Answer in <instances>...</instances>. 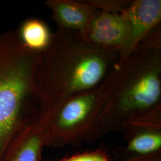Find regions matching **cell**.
Here are the masks:
<instances>
[{"label":"cell","instance_id":"obj_1","mask_svg":"<svg viewBox=\"0 0 161 161\" xmlns=\"http://www.w3.org/2000/svg\"><path fill=\"white\" fill-rule=\"evenodd\" d=\"M118 60L80 33L58 27L36 73V121L45 122L70 98L100 86Z\"/></svg>","mask_w":161,"mask_h":161},{"label":"cell","instance_id":"obj_2","mask_svg":"<svg viewBox=\"0 0 161 161\" xmlns=\"http://www.w3.org/2000/svg\"><path fill=\"white\" fill-rule=\"evenodd\" d=\"M102 86V95L88 129L94 133L128 125L160 106L161 25L130 54L119 58Z\"/></svg>","mask_w":161,"mask_h":161},{"label":"cell","instance_id":"obj_3","mask_svg":"<svg viewBox=\"0 0 161 161\" xmlns=\"http://www.w3.org/2000/svg\"><path fill=\"white\" fill-rule=\"evenodd\" d=\"M42 54L24 46L16 31L0 35V161L12 140L37 119L35 76Z\"/></svg>","mask_w":161,"mask_h":161},{"label":"cell","instance_id":"obj_4","mask_svg":"<svg viewBox=\"0 0 161 161\" xmlns=\"http://www.w3.org/2000/svg\"><path fill=\"white\" fill-rule=\"evenodd\" d=\"M102 92L101 84L77 94L64 102L47 121L39 123L46 131L48 143L88 130Z\"/></svg>","mask_w":161,"mask_h":161},{"label":"cell","instance_id":"obj_5","mask_svg":"<svg viewBox=\"0 0 161 161\" xmlns=\"http://www.w3.org/2000/svg\"><path fill=\"white\" fill-rule=\"evenodd\" d=\"M81 35L86 41L104 50L115 52L121 58L126 54L131 31L124 13L98 10Z\"/></svg>","mask_w":161,"mask_h":161},{"label":"cell","instance_id":"obj_6","mask_svg":"<svg viewBox=\"0 0 161 161\" xmlns=\"http://www.w3.org/2000/svg\"><path fill=\"white\" fill-rule=\"evenodd\" d=\"M122 13L128 19L131 31L125 58L136 50L153 29L161 25V1L133 0Z\"/></svg>","mask_w":161,"mask_h":161},{"label":"cell","instance_id":"obj_7","mask_svg":"<svg viewBox=\"0 0 161 161\" xmlns=\"http://www.w3.org/2000/svg\"><path fill=\"white\" fill-rule=\"evenodd\" d=\"M47 7L52 11V19L58 27L82 34L98 10L86 1L47 0Z\"/></svg>","mask_w":161,"mask_h":161},{"label":"cell","instance_id":"obj_8","mask_svg":"<svg viewBox=\"0 0 161 161\" xmlns=\"http://www.w3.org/2000/svg\"><path fill=\"white\" fill-rule=\"evenodd\" d=\"M47 143L46 131L36 121L12 140L1 161H40L41 150Z\"/></svg>","mask_w":161,"mask_h":161},{"label":"cell","instance_id":"obj_9","mask_svg":"<svg viewBox=\"0 0 161 161\" xmlns=\"http://www.w3.org/2000/svg\"><path fill=\"white\" fill-rule=\"evenodd\" d=\"M16 31L21 43L34 52L45 51L50 45L53 35L46 23L38 18L24 20Z\"/></svg>","mask_w":161,"mask_h":161},{"label":"cell","instance_id":"obj_10","mask_svg":"<svg viewBox=\"0 0 161 161\" xmlns=\"http://www.w3.org/2000/svg\"><path fill=\"white\" fill-rule=\"evenodd\" d=\"M161 147V136L156 129H146L135 136L130 142L128 149L139 153H148Z\"/></svg>","mask_w":161,"mask_h":161},{"label":"cell","instance_id":"obj_11","mask_svg":"<svg viewBox=\"0 0 161 161\" xmlns=\"http://www.w3.org/2000/svg\"><path fill=\"white\" fill-rule=\"evenodd\" d=\"M97 10L104 12L122 13L131 0H86Z\"/></svg>","mask_w":161,"mask_h":161},{"label":"cell","instance_id":"obj_12","mask_svg":"<svg viewBox=\"0 0 161 161\" xmlns=\"http://www.w3.org/2000/svg\"><path fill=\"white\" fill-rule=\"evenodd\" d=\"M61 161H108L104 156L97 153H88L76 156Z\"/></svg>","mask_w":161,"mask_h":161}]
</instances>
